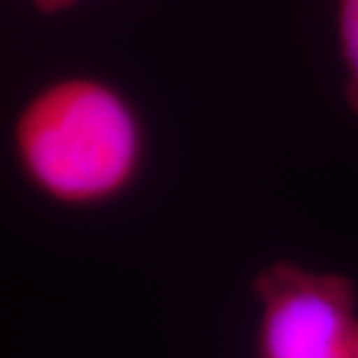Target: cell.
Instances as JSON below:
<instances>
[{
  "label": "cell",
  "instance_id": "6da1fadb",
  "mask_svg": "<svg viewBox=\"0 0 358 358\" xmlns=\"http://www.w3.org/2000/svg\"><path fill=\"white\" fill-rule=\"evenodd\" d=\"M21 175L56 205L119 200L145 166V128L124 93L96 77H63L21 107L12 131Z\"/></svg>",
  "mask_w": 358,
  "mask_h": 358
},
{
  "label": "cell",
  "instance_id": "7a4b0ae2",
  "mask_svg": "<svg viewBox=\"0 0 358 358\" xmlns=\"http://www.w3.org/2000/svg\"><path fill=\"white\" fill-rule=\"evenodd\" d=\"M256 358H358V284L282 259L252 279Z\"/></svg>",
  "mask_w": 358,
  "mask_h": 358
},
{
  "label": "cell",
  "instance_id": "3957f363",
  "mask_svg": "<svg viewBox=\"0 0 358 358\" xmlns=\"http://www.w3.org/2000/svg\"><path fill=\"white\" fill-rule=\"evenodd\" d=\"M335 26L345 68V98L358 117V0H335Z\"/></svg>",
  "mask_w": 358,
  "mask_h": 358
},
{
  "label": "cell",
  "instance_id": "277c9868",
  "mask_svg": "<svg viewBox=\"0 0 358 358\" xmlns=\"http://www.w3.org/2000/svg\"><path fill=\"white\" fill-rule=\"evenodd\" d=\"M80 0H31V5L45 17H54V14L68 12L70 7H75Z\"/></svg>",
  "mask_w": 358,
  "mask_h": 358
}]
</instances>
